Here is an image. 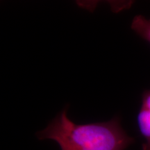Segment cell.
Here are the masks:
<instances>
[{"label":"cell","instance_id":"cell-3","mask_svg":"<svg viewBox=\"0 0 150 150\" xmlns=\"http://www.w3.org/2000/svg\"><path fill=\"white\" fill-rule=\"evenodd\" d=\"M131 27L139 36L150 42V19L141 15L136 16L133 19Z\"/></svg>","mask_w":150,"mask_h":150},{"label":"cell","instance_id":"cell-1","mask_svg":"<svg viewBox=\"0 0 150 150\" xmlns=\"http://www.w3.org/2000/svg\"><path fill=\"white\" fill-rule=\"evenodd\" d=\"M36 136L40 140H54L61 150H125L134 142L122 129L118 117L78 125L67 117V108Z\"/></svg>","mask_w":150,"mask_h":150},{"label":"cell","instance_id":"cell-2","mask_svg":"<svg viewBox=\"0 0 150 150\" xmlns=\"http://www.w3.org/2000/svg\"><path fill=\"white\" fill-rule=\"evenodd\" d=\"M137 122L140 134L145 140L142 145V150H150V90L143 94Z\"/></svg>","mask_w":150,"mask_h":150}]
</instances>
